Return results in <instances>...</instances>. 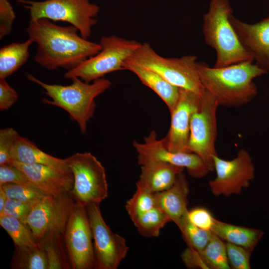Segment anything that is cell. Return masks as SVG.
Segmentation results:
<instances>
[{
	"mask_svg": "<svg viewBox=\"0 0 269 269\" xmlns=\"http://www.w3.org/2000/svg\"><path fill=\"white\" fill-rule=\"evenodd\" d=\"M190 221L197 227L205 230L211 231L215 219L207 209L198 207L188 211Z\"/></svg>",
	"mask_w": 269,
	"mask_h": 269,
	"instance_id": "cell-37",
	"label": "cell"
},
{
	"mask_svg": "<svg viewBox=\"0 0 269 269\" xmlns=\"http://www.w3.org/2000/svg\"><path fill=\"white\" fill-rule=\"evenodd\" d=\"M124 68L135 74L143 84L152 90L165 103L170 113L173 111L179 99V88L145 67L125 62Z\"/></svg>",
	"mask_w": 269,
	"mask_h": 269,
	"instance_id": "cell-21",
	"label": "cell"
},
{
	"mask_svg": "<svg viewBox=\"0 0 269 269\" xmlns=\"http://www.w3.org/2000/svg\"><path fill=\"white\" fill-rule=\"evenodd\" d=\"M33 41L28 38L22 42H13L0 49V78H5L18 70L27 61L29 48Z\"/></svg>",
	"mask_w": 269,
	"mask_h": 269,
	"instance_id": "cell-23",
	"label": "cell"
},
{
	"mask_svg": "<svg viewBox=\"0 0 269 269\" xmlns=\"http://www.w3.org/2000/svg\"><path fill=\"white\" fill-rule=\"evenodd\" d=\"M26 78L42 88L44 93L51 100L43 99L47 104L58 107L66 111L71 120L75 121L82 134L87 131L88 123L93 116L95 109V98L109 89L111 82L104 77L87 83L78 77L71 80L69 85L49 84L33 75L26 73Z\"/></svg>",
	"mask_w": 269,
	"mask_h": 269,
	"instance_id": "cell-3",
	"label": "cell"
},
{
	"mask_svg": "<svg viewBox=\"0 0 269 269\" xmlns=\"http://www.w3.org/2000/svg\"><path fill=\"white\" fill-rule=\"evenodd\" d=\"M15 13L9 0H0V39L10 34Z\"/></svg>",
	"mask_w": 269,
	"mask_h": 269,
	"instance_id": "cell-35",
	"label": "cell"
},
{
	"mask_svg": "<svg viewBox=\"0 0 269 269\" xmlns=\"http://www.w3.org/2000/svg\"><path fill=\"white\" fill-rule=\"evenodd\" d=\"M100 204L86 206L93 238L95 267L98 269H116L126 257L129 248L126 240L113 233L105 223Z\"/></svg>",
	"mask_w": 269,
	"mask_h": 269,
	"instance_id": "cell-11",
	"label": "cell"
},
{
	"mask_svg": "<svg viewBox=\"0 0 269 269\" xmlns=\"http://www.w3.org/2000/svg\"><path fill=\"white\" fill-rule=\"evenodd\" d=\"M230 19L240 40L260 67L269 72V16L250 24L231 14Z\"/></svg>",
	"mask_w": 269,
	"mask_h": 269,
	"instance_id": "cell-17",
	"label": "cell"
},
{
	"mask_svg": "<svg viewBox=\"0 0 269 269\" xmlns=\"http://www.w3.org/2000/svg\"><path fill=\"white\" fill-rule=\"evenodd\" d=\"M11 267L16 269H48L45 252L39 244L37 248L31 250L16 249Z\"/></svg>",
	"mask_w": 269,
	"mask_h": 269,
	"instance_id": "cell-27",
	"label": "cell"
},
{
	"mask_svg": "<svg viewBox=\"0 0 269 269\" xmlns=\"http://www.w3.org/2000/svg\"><path fill=\"white\" fill-rule=\"evenodd\" d=\"M26 31L37 44L34 61L48 70H70L101 50L99 43L79 35L74 26H62L46 18L30 19Z\"/></svg>",
	"mask_w": 269,
	"mask_h": 269,
	"instance_id": "cell-1",
	"label": "cell"
},
{
	"mask_svg": "<svg viewBox=\"0 0 269 269\" xmlns=\"http://www.w3.org/2000/svg\"><path fill=\"white\" fill-rule=\"evenodd\" d=\"M219 106L216 98L204 89L201 106L192 115L188 148L214 170L213 157L217 155L215 143L217 135L216 113Z\"/></svg>",
	"mask_w": 269,
	"mask_h": 269,
	"instance_id": "cell-9",
	"label": "cell"
},
{
	"mask_svg": "<svg viewBox=\"0 0 269 269\" xmlns=\"http://www.w3.org/2000/svg\"><path fill=\"white\" fill-rule=\"evenodd\" d=\"M132 221L142 236L152 237L158 236L160 230L172 221L163 211L155 207L137 216Z\"/></svg>",
	"mask_w": 269,
	"mask_h": 269,
	"instance_id": "cell-25",
	"label": "cell"
},
{
	"mask_svg": "<svg viewBox=\"0 0 269 269\" xmlns=\"http://www.w3.org/2000/svg\"><path fill=\"white\" fill-rule=\"evenodd\" d=\"M133 146L138 154V163L145 160L163 161L186 168L195 178H201L210 172L206 163L195 153L169 150L164 138L158 139L154 130L144 138L143 142L134 141Z\"/></svg>",
	"mask_w": 269,
	"mask_h": 269,
	"instance_id": "cell-14",
	"label": "cell"
},
{
	"mask_svg": "<svg viewBox=\"0 0 269 269\" xmlns=\"http://www.w3.org/2000/svg\"><path fill=\"white\" fill-rule=\"evenodd\" d=\"M11 160L25 164H42L62 172L72 173L66 158H59L46 153L33 142L19 134L11 151Z\"/></svg>",
	"mask_w": 269,
	"mask_h": 269,
	"instance_id": "cell-20",
	"label": "cell"
},
{
	"mask_svg": "<svg viewBox=\"0 0 269 269\" xmlns=\"http://www.w3.org/2000/svg\"><path fill=\"white\" fill-rule=\"evenodd\" d=\"M73 175L71 194L77 203L85 206L100 203L108 195L106 170L91 153L77 152L66 158Z\"/></svg>",
	"mask_w": 269,
	"mask_h": 269,
	"instance_id": "cell-8",
	"label": "cell"
},
{
	"mask_svg": "<svg viewBox=\"0 0 269 269\" xmlns=\"http://www.w3.org/2000/svg\"><path fill=\"white\" fill-rule=\"evenodd\" d=\"M64 233L72 268L90 269L95 267L93 235L86 206L75 204Z\"/></svg>",
	"mask_w": 269,
	"mask_h": 269,
	"instance_id": "cell-13",
	"label": "cell"
},
{
	"mask_svg": "<svg viewBox=\"0 0 269 269\" xmlns=\"http://www.w3.org/2000/svg\"><path fill=\"white\" fill-rule=\"evenodd\" d=\"M253 62L219 68L199 62L198 71L204 89L216 98L219 106L240 107L256 95L257 88L254 79L268 73Z\"/></svg>",
	"mask_w": 269,
	"mask_h": 269,
	"instance_id": "cell-2",
	"label": "cell"
},
{
	"mask_svg": "<svg viewBox=\"0 0 269 269\" xmlns=\"http://www.w3.org/2000/svg\"><path fill=\"white\" fill-rule=\"evenodd\" d=\"M99 43L101 50L76 67L67 70L64 74L65 78L78 77L91 83L110 73L125 70V62L141 44L135 40L114 35L101 37Z\"/></svg>",
	"mask_w": 269,
	"mask_h": 269,
	"instance_id": "cell-6",
	"label": "cell"
},
{
	"mask_svg": "<svg viewBox=\"0 0 269 269\" xmlns=\"http://www.w3.org/2000/svg\"><path fill=\"white\" fill-rule=\"evenodd\" d=\"M188 212L180 220L177 226L188 247L201 251L206 246L212 232L201 229L192 224L188 219Z\"/></svg>",
	"mask_w": 269,
	"mask_h": 269,
	"instance_id": "cell-28",
	"label": "cell"
},
{
	"mask_svg": "<svg viewBox=\"0 0 269 269\" xmlns=\"http://www.w3.org/2000/svg\"><path fill=\"white\" fill-rule=\"evenodd\" d=\"M7 198L5 192L0 187V214L2 213L4 208Z\"/></svg>",
	"mask_w": 269,
	"mask_h": 269,
	"instance_id": "cell-40",
	"label": "cell"
},
{
	"mask_svg": "<svg viewBox=\"0 0 269 269\" xmlns=\"http://www.w3.org/2000/svg\"><path fill=\"white\" fill-rule=\"evenodd\" d=\"M70 194L57 197L45 195L33 206L26 224L37 243L46 237L64 233L75 205Z\"/></svg>",
	"mask_w": 269,
	"mask_h": 269,
	"instance_id": "cell-10",
	"label": "cell"
},
{
	"mask_svg": "<svg viewBox=\"0 0 269 269\" xmlns=\"http://www.w3.org/2000/svg\"><path fill=\"white\" fill-rule=\"evenodd\" d=\"M155 207L154 193L139 188H136L126 204V209L132 220Z\"/></svg>",
	"mask_w": 269,
	"mask_h": 269,
	"instance_id": "cell-29",
	"label": "cell"
},
{
	"mask_svg": "<svg viewBox=\"0 0 269 269\" xmlns=\"http://www.w3.org/2000/svg\"><path fill=\"white\" fill-rule=\"evenodd\" d=\"M36 203L25 202L7 198L4 208L2 213L0 214V216H6L14 217L26 223L29 214Z\"/></svg>",
	"mask_w": 269,
	"mask_h": 269,
	"instance_id": "cell-33",
	"label": "cell"
},
{
	"mask_svg": "<svg viewBox=\"0 0 269 269\" xmlns=\"http://www.w3.org/2000/svg\"><path fill=\"white\" fill-rule=\"evenodd\" d=\"M17 2L29 11L30 19L44 18L68 22L87 39L97 23L96 17L100 11V7L89 0H17Z\"/></svg>",
	"mask_w": 269,
	"mask_h": 269,
	"instance_id": "cell-7",
	"label": "cell"
},
{
	"mask_svg": "<svg viewBox=\"0 0 269 269\" xmlns=\"http://www.w3.org/2000/svg\"><path fill=\"white\" fill-rule=\"evenodd\" d=\"M189 185L185 175L180 173L169 189L154 193L156 207H158L177 224L187 213Z\"/></svg>",
	"mask_w": 269,
	"mask_h": 269,
	"instance_id": "cell-19",
	"label": "cell"
},
{
	"mask_svg": "<svg viewBox=\"0 0 269 269\" xmlns=\"http://www.w3.org/2000/svg\"><path fill=\"white\" fill-rule=\"evenodd\" d=\"M8 164L23 171L33 185L45 195L57 197L70 193L72 190V173L38 164H25L12 160Z\"/></svg>",
	"mask_w": 269,
	"mask_h": 269,
	"instance_id": "cell-16",
	"label": "cell"
},
{
	"mask_svg": "<svg viewBox=\"0 0 269 269\" xmlns=\"http://www.w3.org/2000/svg\"><path fill=\"white\" fill-rule=\"evenodd\" d=\"M213 160L216 176L209 181V185L214 196L239 194L254 178L255 166L252 157L244 148L231 160L223 159L218 155L213 157Z\"/></svg>",
	"mask_w": 269,
	"mask_h": 269,
	"instance_id": "cell-12",
	"label": "cell"
},
{
	"mask_svg": "<svg viewBox=\"0 0 269 269\" xmlns=\"http://www.w3.org/2000/svg\"><path fill=\"white\" fill-rule=\"evenodd\" d=\"M52 235L46 237L47 240L43 239L38 243L42 247L46 254L48 269H60L64 268L62 263L61 256L57 249V246L54 244V237Z\"/></svg>",
	"mask_w": 269,
	"mask_h": 269,
	"instance_id": "cell-36",
	"label": "cell"
},
{
	"mask_svg": "<svg viewBox=\"0 0 269 269\" xmlns=\"http://www.w3.org/2000/svg\"><path fill=\"white\" fill-rule=\"evenodd\" d=\"M138 164L141 172L136 188L152 193L170 188L185 168L160 161L145 160Z\"/></svg>",
	"mask_w": 269,
	"mask_h": 269,
	"instance_id": "cell-18",
	"label": "cell"
},
{
	"mask_svg": "<svg viewBox=\"0 0 269 269\" xmlns=\"http://www.w3.org/2000/svg\"><path fill=\"white\" fill-rule=\"evenodd\" d=\"M228 262L231 268L234 269H250V259L251 252L246 248L232 243L226 242Z\"/></svg>",
	"mask_w": 269,
	"mask_h": 269,
	"instance_id": "cell-31",
	"label": "cell"
},
{
	"mask_svg": "<svg viewBox=\"0 0 269 269\" xmlns=\"http://www.w3.org/2000/svg\"><path fill=\"white\" fill-rule=\"evenodd\" d=\"M18 133L12 128L0 130V165L8 164L11 160V153Z\"/></svg>",
	"mask_w": 269,
	"mask_h": 269,
	"instance_id": "cell-32",
	"label": "cell"
},
{
	"mask_svg": "<svg viewBox=\"0 0 269 269\" xmlns=\"http://www.w3.org/2000/svg\"><path fill=\"white\" fill-rule=\"evenodd\" d=\"M0 187L5 192L8 198L25 202L36 203L45 195L34 187L23 185L6 183Z\"/></svg>",
	"mask_w": 269,
	"mask_h": 269,
	"instance_id": "cell-30",
	"label": "cell"
},
{
	"mask_svg": "<svg viewBox=\"0 0 269 269\" xmlns=\"http://www.w3.org/2000/svg\"><path fill=\"white\" fill-rule=\"evenodd\" d=\"M199 252L209 269L231 268L227 257L226 243L213 232L206 246Z\"/></svg>",
	"mask_w": 269,
	"mask_h": 269,
	"instance_id": "cell-26",
	"label": "cell"
},
{
	"mask_svg": "<svg viewBox=\"0 0 269 269\" xmlns=\"http://www.w3.org/2000/svg\"><path fill=\"white\" fill-rule=\"evenodd\" d=\"M18 98L17 92L6 82V79L0 78V110H8Z\"/></svg>",
	"mask_w": 269,
	"mask_h": 269,
	"instance_id": "cell-38",
	"label": "cell"
},
{
	"mask_svg": "<svg viewBox=\"0 0 269 269\" xmlns=\"http://www.w3.org/2000/svg\"><path fill=\"white\" fill-rule=\"evenodd\" d=\"M202 95L180 88L178 101L170 113V128L168 134L163 138L169 150L190 152L188 148L190 121L193 113L201 106Z\"/></svg>",
	"mask_w": 269,
	"mask_h": 269,
	"instance_id": "cell-15",
	"label": "cell"
},
{
	"mask_svg": "<svg viewBox=\"0 0 269 269\" xmlns=\"http://www.w3.org/2000/svg\"><path fill=\"white\" fill-rule=\"evenodd\" d=\"M0 225L12 239L16 250H28L38 246L30 228L19 219L0 216Z\"/></svg>",
	"mask_w": 269,
	"mask_h": 269,
	"instance_id": "cell-24",
	"label": "cell"
},
{
	"mask_svg": "<svg viewBox=\"0 0 269 269\" xmlns=\"http://www.w3.org/2000/svg\"><path fill=\"white\" fill-rule=\"evenodd\" d=\"M233 10L229 0H211L203 19L202 31L206 43L215 50L214 67L246 61H254L245 48L232 25Z\"/></svg>",
	"mask_w": 269,
	"mask_h": 269,
	"instance_id": "cell-4",
	"label": "cell"
},
{
	"mask_svg": "<svg viewBox=\"0 0 269 269\" xmlns=\"http://www.w3.org/2000/svg\"><path fill=\"white\" fill-rule=\"evenodd\" d=\"M197 57L188 55L179 58L160 56L147 42L140 46L126 61L150 69L171 84L202 95L204 88L200 79Z\"/></svg>",
	"mask_w": 269,
	"mask_h": 269,
	"instance_id": "cell-5",
	"label": "cell"
},
{
	"mask_svg": "<svg viewBox=\"0 0 269 269\" xmlns=\"http://www.w3.org/2000/svg\"><path fill=\"white\" fill-rule=\"evenodd\" d=\"M211 231L227 243L252 252L263 235L262 231L234 225L215 219Z\"/></svg>",
	"mask_w": 269,
	"mask_h": 269,
	"instance_id": "cell-22",
	"label": "cell"
},
{
	"mask_svg": "<svg viewBox=\"0 0 269 269\" xmlns=\"http://www.w3.org/2000/svg\"><path fill=\"white\" fill-rule=\"evenodd\" d=\"M181 258L184 264L188 268L209 269L200 252L193 248L188 247L182 254Z\"/></svg>",
	"mask_w": 269,
	"mask_h": 269,
	"instance_id": "cell-39",
	"label": "cell"
},
{
	"mask_svg": "<svg viewBox=\"0 0 269 269\" xmlns=\"http://www.w3.org/2000/svg\"><path fill=\"white\" fill-rule=\"evenodd\" d=\"M6 183L35 187L23 171L9 164L0 165V186Z\"/></svg>",
	"mask_w": 269,
	"mask_h": 269,
	"instance_id": "cell-34",
	"label": "cell"
}]
</instances>
